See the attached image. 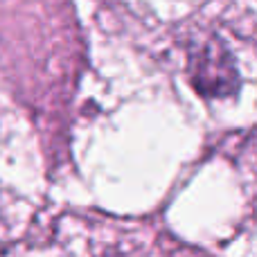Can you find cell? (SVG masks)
Instances as JSON below:
<instances>
[{"label": "cell", "instance_id": "cell-1", "mask_svg": "<svg viewBox=\"0 0 257 257\" xmlns=\"http://www.w3.org/2000/svg\"><path fill=\"white\" fill-rule=\"evenodd\" d=\"M192 84L203 97H232L239 90V70L232 52L219 39L205 41L190 63Z\"/></svg>", "mask_w": 257, "mask_h": 257}]
</instances>
